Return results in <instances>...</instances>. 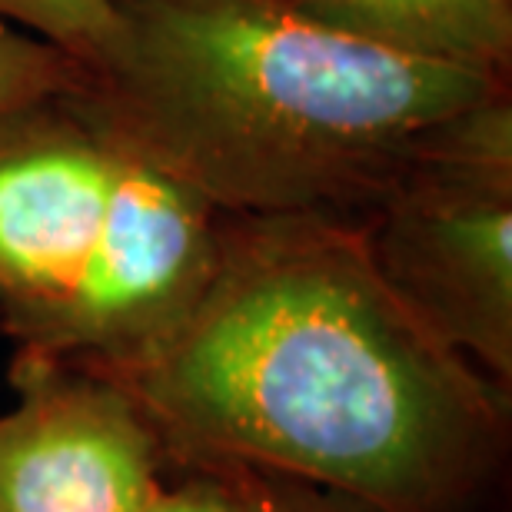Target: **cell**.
<instances>
[{
  "instance_id": "obj_3",
  "label": "cell",
  "mask_w": 512,
  "mask_h": 512,
  "mask_svg": "<svg viewBox=\"0 0 512 512\" xmlns=\"http://www.w3.org/2000/svg\"><path fill=\"white\" fill-rule=\"evenodd\" d=\"M227 217L77 94L0 120V333L127 376L187 320Z\"/></svg>"
},
{
  "instance_id": "obj_5",
  "label": "cell",
  "mask_w": 512,
  "mask_h": 512,
  "mask_svg": "<svg viewBox=\"0 0 512 512\" xmlns=\"http://www.w3.org/2000/svg\"><path fill=\"white\" fill-rule=\"evenodd\" d=\"M0 413V512H147L170 479L160 429L124 380L14 353Z\"/></svg>"
},
{
  "instance_id": "obj_6",
  "label": "cell",
  "mask_w": 512,
  "mask_h": 512,
  "mask_svg": "<svg viewBox=\"0 0 512 512\" xmlns=\"http://www.w3.org/2000/svg\"><path fill=\"white\" fill-rule=\"evenodd\" d=\"M290 4L403 54L509 77L512 0H290Z\"/></svg>"
},
{
  "instance_id": "obj_8",
  "label": "cell",
  "mask_w": 512,
  "mask_h": 512,
  "mask_svg": "<svg viewBox=\"0 0 512 512\" xmlns=\"http://www.w3.org/2000/svg\"><path fill=\"white\" fill-rule=\"evenodd\" d=\"M120 0H0V24L20 27L90 67L117 27Z\"/></svg>"
},
{
  "instance_id": "obj_10",
  "label": "cell",
  "mask_w": 512,
  "mask_h": 512,
  "mask_svg": "<svg viewBox=\"0 0 512 512\" xmlns=\"http://www.w3.org/2000/svg\"><path fill=\"white\" fill-rule=\"evenodd\" d=\"M147 512H233V499L217 466L173 463L167 486Z\"/></svg>"
},
{
  "instance_id": "obj_9",
  "label": "cell",
  "mask_w": 512,
  "mask_h": 512,
  "mask_svg": "<svg viewBox=\"0 0 512 512\" xmlns=\"http://www.w3.org/2000/svg\"><path fill=\"white\" fill-rule=\"evenodd\" d=\"M217 466L230 486L233 512H376L370 506L346 499L330 489H320L303 479H290L280 473L230 463H207Z\"/></svg>"
},
{
  "instance_id": "obj_2",
  "label": "cell",
  "mask_w": 512,
  "mask_h": 512,
  "mask_svg": "<svg viewBox=\"0 0 512 512\" xmlns=\"http://www.w3.org/2000/svg\"><path fill=\"white\" fill-rule=\"evenodd\" d=\"M80 100L223 217L363 220L509 77L356 37L290 0H120Z\"/></svg>"
},
{
  "instance_id": "obj_4",
  "label": "cell",
  "mask_w": 512,
  "mask_h": 512,
  "mask_svg": "<svg viewBox=\"0 0 512 512\" xmlns=\"http://www.w3.org/2000/svg\"><path fill=\"white\" fill-rule=\"evenodd\" d=\"M360 223L399 300L512 389V97L449 124Z\"/></svg>"
},
{
  "instance_id": "obj_7",
  "label": "cell",
  "mask_w": 512,
  "mask_h": 512,
  "mask_svg": "<svg viewBox=\"0 0 512 512\" xmlns=\"http://www.w3.org/2000/svg\"><path fill=\"white\" fill-rule=\"evenodd\" d=\"M84 80L80 60L27 30L0 24V120L40 100L77 94Z\"/></svg>"
},
{
  "instance_id": "obj_1",
  "label": "cell",
  "mask_w": 512,
  "mask_h": 512,
  "mask_svg": "<svg viewBox=\"0 0 512 512\" xmlns=\"http://www.w3.org/2000/svg\"><path fill=\"white\" fill-rule=\"evenodd\" d=\"M117 380L170 466L266 469L376 512H473L512 443V389L399 300L346 217H227L187 320Z\"/></svg>"
}]
</instances>
